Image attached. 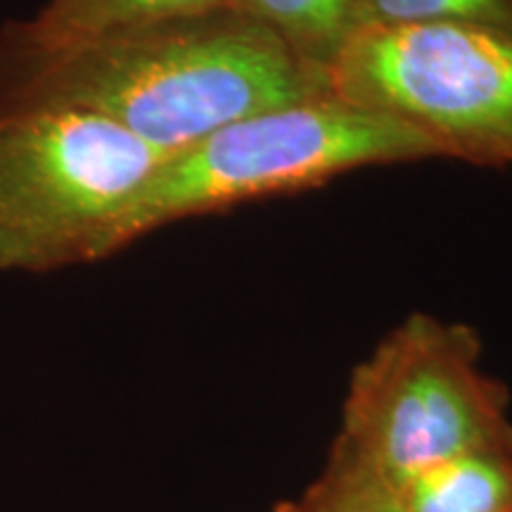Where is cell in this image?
<instances>
[{"label":"cell","mask_w":512,"mask_h":512,"mask_svg":"<svg viewBox=\"0 0 512 512\" xmlns=\"http://www.w3.org/2000/svg\"><path fill=\"white\" fill-rule=\"evenodd\" d=\"M280 512H403L392 489L368 472L332 458L318 484L306 491L302 501Z\"/></svg>","instance_id":"obj_10"},{"label":"cell","mask_w":512,"mask_h":512,"mask_svg":"<svg viewBox=\"0 0 512 512\" xmlns=\"http://www.w3.org/2000/svg\"><path fill=\"white\" fill-rule=\"evenodd\" d=\"M228 8L273 31L294 55L325 74L366 27L363 0H230Z\"/></svg>","instance_id":"obj_8"},{"label":"cell","mask_w":512,"mask_h":512,"mask_svg":"<svg viewBox=\"0 0 512 512\" xmlns=\"http://www.w3.org/2000/svg\"><path fill=\"white\" fill-rule=\"evenodd\" d=\"M332 98L427 138L439 157L512 166V34L477 24L366 27L330 72Z\"/></svg>","instance_id":"obj_5"},{"label":"cell","mask_w":512,"mask_h":512,"mask_svg":"<svg viewBox=\"0 0 512 512\" xmlns=\"http://www.w3.org/2000/svg\"><path fill=\"white\" fill-rule=\"evenodd\" d=\"M325 98L328 74L233 8L67 48L24 46L0 31V114L91 112L164 155L254 114Z\"/></svg>","instance_id":"obj_1"},{"label":"cell","mask_w":512,"mask_h":512,"mask_svg":"<svg viewBox=\"0 0 512 512\" xmlns=\"http://www.w3.org/2000/svg\"><path fill=\"white\" fill-rule=\"evenodd\" d=\"M363 24L366 27L477 24V27H494L512 34V0H363Z\"/></svg>","instance_id":"obj_9"},{"label":"cell","mask_w":512,"mask_h":512,"mask_svg":"<svg viewBox=\"0 0 512 512\" xmlns=\"http://www.w3.org/2000/svg\"><path fill=\"white\" fill-rule=\"evenodd\" d=\"M389 489L403 512H512V427Z\"/></svg>","instance_id":"obj_7"},{"label":"cell","mask_w":512,"mask_h":512,"mask_svg":"<svg viewBox=\"0 0 512 512\" xmlns=\"http://www.w3.org/2000/svg\"><path fill=\"white\" fill-rule=\"evenodd\" d=\"M166 157L91 112L0 114V271L98 264L105 233Z\"/></svg>","instance_id":"obj_3"},{"label":"cell","mask_w":512,"mask_h":512,"mask_svg":"<svg viewBox=\"0 0 512 512\" xmlns=\"http://www.w3.org/2000/svg\"><path fill=\"white\" fill-rule=\"evenodd\" d=\"M228 5L230 0H46L34 15L10 19L0 31L24 46L67 48Z\"/></svg>","instance_id":"obj_6"},{"label":"cell","mask_w":512,"mask_h":512,"mask_svg":"<svg viewBox=\"0 0 512 512\" xmlns=\"http://www.w3.org/2000/svg\"><path fill=\"white\" fill-rule=\"evenodd\" d=\"M470 328L415 313L354 370L337 460L394 486L508 430V392Z\"/></svg>","instance_id":"obj_4"},{"label":"cell","mask_w":512,"mask_h":512,"mask_svg":"<svg viewBox=\"0 0 512 512\" xmlns=\"http://www.w3.org/2000/svg\"><path fill=\"white\" fill-rule=\"evenodd\" d=\"M430 157L439 152L427 138L337 98L254 114L166 157L105 233L100 261L190 216L313 188L363 166Z\"/></svg>","instance_id":"obj_2"}]
</instances>
